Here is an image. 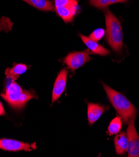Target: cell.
Returning a JSON list of instances; mask_svg holds the SVG:
<instances>
[{
	"instance_id": "6da1fadb",
	"label": "cell",
	"mask_w": 139,
	"mask_h": 157,
	"mask_svg": "<svg viewBox=\"0 0 139 157\" xmlns=\"http://www.w3.org/2000/svg\"><path fill=\"white\" fill-rule=\"evenodd\" d=\"M103 86L111 104L123 122L129 124L130 121H134L137 115V109L132 103L122 93L105 84H103Z\"/></svg>"
},
{
	"instance_id": "7a4b0ae2",
	"label": "cell",
	"mask_w": 139,
	"mask_h": 157,
	"mask_svg": "<svg viewBox=\"0 0 139 157\" xmlns=\"http://www.w3.org/2000/svg\"><path fill=\"white\" fill-rule=\"evenodd\" d=\"M1 97L15 109H21L26 103L32 98H37L35 92L33 90H25L14 81H11L6 86Z\"/></svg>"
},
{
	"instance_id": "3957f363",
	"label": "cell",
	"mask_w": 139,
	"mask_h": 157,
	"mask_svg": "<svg viewBox=\"0 0 139 157\" xmlns=\"http://www.w3.org/2000/svg\"><path fill=\"white\" fill-rule=\"evenodd\" d=\"M106 23V38L111 48L120 53L123 47V33L118 19L109 10L105 14Z\"/></svg>"
},
{
	"instance_id": "277c9868",
	"label": "cell",
	"mask_w": 139,
	"mask_h": 157,
	"mask_svg": "<svg viewBox=\"0 0 139 157\" xmlns=\"http://www.w3.org/2000/svg\"><path fill=\"white\" fill-rule=\"evenodd\" d=\"M55 10L65 23L71 22L79 10L78 0H55Z\"/></svg>"
},
{
	"instance_id": "5b68a950",
	"label": "cell",
	"mask_w": 139,
	"mask_h": 157,
	"mask_svg": "<svg viewBox=\"0 0 139 157\" xmlns=\"http://www.w3.org/2000/svg\"><path fill=\"white\" fill-rule=\"evenodd\" d=\"M91 59L92 58L90 56L89 50H87L83 52L69 53L65 58L64 61L69 69L75 71Z\"/></svg>"
},
{
	"instance_id": "8992f818",
	"label": "cell",
	"mask_w": 139,
	"mask_h": 157,
	"mask_svg": "<svg viewBox=\"0 0 139 157\" xmlns=\"http://www.w3.org/2000/svg\"><path fill=\"white\" fill-rule=\"evenodd\" d=\"M37 148L36 144H28L8 138L0 139V149L8 151H30Z\"/></svg>"
},
{
	"instance_id": "52a82bcc",
	"label": "cell",
	"mask_w": 139,
	"mask_h": 157,
	"mask_svg": "<svg viewBox=\"0 0 139 157\" xmlns=\"http://www.w3.org/2000/svg\"><path fill=\"white\" fill-rule=\"evenodd\" d=\"M127 135L129 140L128 156L130 157H139V136L135 127L134 121L129 123Z\"/></svg>"
},
{
	"instance_id": "ba28073f",
	"label": "cell",
	"mask_w": 139,
	"mask_h": 157,
	"mask_svg": "<svg viewBox=\"0 0 139 157\" xmlns=\"http://www.w3.org/2000/svg\"><path fill=\"white\" fill-rule=\"evenodd\" d=\"M67 70L63 69L56 77L53 89L52 103L57 101L65 91L67 81Z\"/></svg>"
},
{
	"instance_id": "9c48e42d",
	"label": "cell",
	"mask_w": 139,
	"mask_h": 157,
	"mask_svg": "<svg viewBox=\"0 0 139 157\" xmlns=\"http://www.w3.org/2000/svg\"><path fill=\"white\" fill-rule=\"evenodd\" d=\"M106 108L103 105L97 103H88V120L89 124L92 125L95 123L104 113Z\"/></svg>"
},
{
	"instance_id": "30bf717a",
	"label": "cell",
	"mask_w": 139,
	"mask_h": 157,
	"mask_svg": "<svg viewBox=\"0 0 139 157\" xmlns=\"http://www.w3.org/2000/svg\"><path fill=\"white\" fill-rule=\"evenodd\" d=\"M83 42L88 47L89 50L92 53L97 55H100L101 56H107L110 54L109 51L101 44H98L97 41L90 39L88 37L84 36L83 35H80Z\"/></svg>"
},
{
	"instance_id": "8fae6325",
	"label": "cell",
	"mask_w": 139,
	"mask_h": 157,
	"mask_svg": "<svg viewBox=\"0 0 139 157\" xmlns=\"http://www.w3.org/2000/svg\"><path fill=\"white\" fill-rule=\"evenodd\" d=\"M114 144L115 151L118 155H122L128 151L129 140L127 135L125 132H122L115 137Z\"/></svg>"
},
{
	"instance_id": "7c38bea8",
	"label": "cell",
	"mask_w": 139,
	"mask_h": 157,
	"mask_svg": "<svg viewBox=\"0 0 139 157\" xmlns=\"http://www.w3.org/2000/svg\"><path fill=\"white\" fill-rule=\"evenodd\" d=\"M28 67L22 63L15 64L12 68H8L5 70V75L11 81H16L20 75L25 73Z\"/></svg>"
},
{
	"instance_id": "4fadbf2b",
	"label": "cell",
	"mask_w": 139,
	"mask_h": 157,
	"mask_svg": "<svg viewBox=\"0 0 139 157\" xmlns=\"http://www.w3.org/2000/svg\"><path fill=\"white\" fill-rule=\"evenodd\" d=\"M25 2L35 8L43 11H53L55 5L50 0H23Z\"/></svg>"
},
{
	"instance_id": "5bb4252c",
	"label": "cell",
	"mask_w": 139,
	"mask_h": 157,
	"mask_svg": "<svg viewBox=\"0 0 139 157\" xmlns=\"http://www.w3.org/2000/svg\"><path fill=\"white\" fill-rule=\"evenodd\" d=\"M122 127V118L120 117H117L111 121L109 127H108V132L110 135H117L121 130Z\"/></svg>"
},
{
	"instance_id": "9a60e30c",
	"label": "cell",
	"mask_w": 139,
	"mask_h": 157,
	"mask_svg": "<svg viewBox=\"0 0 139 157\" xmlns=\"http://www.w3.org/2000/svg\"><path fill=\"white\" fill-rule=\"evenodd\" d=\"M13 25V23L8 18L3 17L0 18V31L8 32L11 30Z\"/></svg>"
},
{
	"instance_id": "2e32d148",
	"label": "cell",
	"mask_w": 139,
	"mask_h": 157,
	"mask_svg": "<svg viewBox=\"0 0 139 157\" xmlns=\"http://www.w3.org/2000/svg\"><path fill=\"white\" fill-rule=\"evenodd\" d=\"M105 35V30L102 28H98L95 30H94L93 32L90 35L89 38L95 41H100Z\"/></svg>"
},
{
	"instance_id": "e0dca14e",
	"label": "cell",
	"mask_w": 139,
	"mask_h": 157,
	"mask_svg": "<svg viewBox=\"0 0 139 157\" xmlns=\"http://www.w3.org/2000/svg\"><path fill=\"white\" fill-rule=\"evenodd\" d=\"M90 4L98 9L103 10L110 5L109 0H90Z\"/></svg>"
},
{
	"instance_id": "ac0fdd59",
	"label": "cell",
	"mask_w": 139,
	"mask_h": 157,
	"mask_svg": "<svg viewBox=\"0 0 139 157\" xmlns=\"http://www.w3.org/2000/svg\"><path fill=\"white\" fill-rule=\"evenodd\" d=\"M6 115V112L4 109L3 105L2 103V102L0 101V116H5Z\"/></svg>"
},
{
	"instance_id": "d6986e66",
	"label": "cell",
	"mask_w": 139,
	"mask_h": 157,
	"mask_svg": "<svg viewBox=\"0 0 139 157\" xmlns=\"http://www.w3.org/2000/svg\"><path fill=\"white\" fill-rule=\"evenodd\" d=\"M127 1V0H109L110 5L117 3H125Z\"/></svg>"
}]
</instances>
